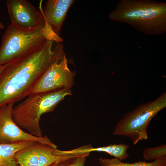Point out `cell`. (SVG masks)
<instances>
[{"label":"cell","mask_w":166,"mask_h":166,"mask_svg":"<svg viewBox=\"0 0 166 166\" xmlns=\"http://www.w3.org/2000/svg\"><path fill=\"white\" fill-rule=\"evenodd\" d=\"M48 41L37 49L7 65L0 74V105L27 97L38 79L55 61L65 54L63 45Z\"/></svg>","instance_id":"obj_1"},{"label":"cell","mask_w":166,"mask_h":166,"mask_svg":"<svg viewBox=\"0 0 166 166\" xmlns=\"http://www.w3.org/2000/svg\"><path fill=\"white\" fill-rule=\"evenodd\" d=\"M113 21L129 24L148 35L166 31V3L153 0H121L110 13Z\"/></svg>","instance_id":"obj_2"},{"label":"cell","mask_w":166,"mask_h":166,"mask_svg":"<svg viewBox=\"0 0 166 166\" xmlns=\"http://www.w3.org/2000/svg\"><path fill=\"white\" fill-rule=\"evenodd\" d=\"M49 40L57 43L63 41L46 21L44 26L28 30L19 29L10 23L2 38L0 66L19 58Z\"/></svg>","instance_id":"obj_3"},{"label":"cell","mask_w":166,"mask_h":166,"mask_svg":"<svg viewBox=\"0 0 166 166\" xmlns=\"http://www.w3.org/2000/svg\"><path fill=\"white\" fill-rule=\"evenodd\" d=\"M72 95L71 89H65L30 94L20 103L14 106L13 120L20 128L38 137L43 136L40 126L42 115L53 111L65 97Z\"/></svg>","instance_id":"obj_4"},{"label":"cell","mask_w":166,"mask_h":166,"mask_svg":"<svg viewBox=\"0 0 166 166\" xmlns=\"http://www.w3.org/2000/svg\"><path fill=\"white\" fill-rule=\"evenodd\" d=\"M166 107V93H162L156 100L137 106L125 115L117 124L113 136L127 137L134 144L148 139V129L152 118Z\"/></svg>","instance_id":"obj_5"},{"label":"cell","mask_w":166,"mask_h":166,"mask_svg":"<svg viewBox=\"0 0 166 166\" xmlns=\"http://www.w3.org/2000/svg\"><path fill=\"white\" fill-rule=\"evenodd\" d=\"M75 75V73L68 67L65 54L61 60L53 63L46 69L36 82L30 93L71 89L74 84Z\"/></svg>","instance_id":"obj_6"},{"label":"cell","mask_w":166,"mask_h":166,"mask_svg":"<svg viewBox=\"0 0 166 166\" xmlns=\"http://www.w3.org/2000/svg\"><path fill=\"white\" fill-rule=\"evenodd\" d=\"M14 103L11 102L0 105V144L31 140L56 147V145L46 136L42 137L34 136L24 132L16 124L12 117Z\"/></svg>","instance_id":"obj_7"},{"label":"cell","mask_w":166,"mask_h":166,"mask_svg":"<svg viewBox=\"0 0 166 166\" xmlns=\"http://www.w3.org/2000/svg\"><path fill=\"white\" fill-rule=\"evenodd\" d=\"M6 4L11 23L15 27L28 30L44 26L46 23L42 10L25 0H7Z\"/></svg>","instance_id":"obj_8"},{"label":"cell","mask_w":166,"mask_h":166,"mask_svg":"<svg viewBox=\"0 0 166 166\" xmlns=\"http://www.w3.org/2000/svg\"><path fill=\"white\" fill-rule=\"evenodd\" d=\"M57 148L37 142L34 144L17 152L14 159L18 166H49L59 160L76 154L57 155Z\"/></svg>","instance_id":"obj_9"},{"label":"cell","mask_w":166,"mask_h":166,"mask_svg":"<svg viewBox=\"0 0 166 166\" xmlns=\"http://www.w3.org/2000/svg\"><path fill=\"white\" fill-rule=\"evenodd\" d=\"M73 0H48L42 10L46 22L59 36Z\"/></svg>","instance_id":"obj_10"},{"label":"cell","mask_w":166,"mask_h":166,"mask_svg":"<svg viewBox=\"0 0 166 166\" xmlns=\"http://www.w3.org/2000/svg\"><path fill=\"white\" fill-rule=\"evenodd\" d=\"M129 147V144L121 143L95 148L88 145L71 150V152L74 154H80L90 153L93 151L104 152L121 160L128 157L127 151Z\"/></svg>","instance_id":"obj_11"},{"label":"cell","mask_w":166,"mask_h":166,"mask_svg":"<svg viewBox=\"0 0 166 166\" xmlns=\"http://www.w3.org/2000/svg\"><path fill=\"white\" fill-rule=\"evenodd\" d=\"M36 142L26 140L13 144H0V166H18L14 159L16 153Z\"/></svg>","instance_id":"obj_12"},{"label":"cell","mask_w":166,"mask_h":166,"mask_svg":"<svg viewBox=\"0 0 166 166\" xmlns=\"http://www.w3.org/2000/svg\"><path fill=\"white\" fill-rule=\"evenodd\" d=\"M101 166H166V159H158L150 163L139 161L133 163L122 162L116 158L112 159L101 157L98 158Z\"/></svg>","instance_id":"obj_13"},{"label":"cell","mask_w":166,"mask_h":166,"mask_svg":"<svg viewBox=\"0 0 166 166\" xmlns=\"http://www.w3.org/2000/svg\"><path fill=\"white\" fill-rule=\"evenodd\" d=\"M89 153L76 154L56 162L51 166H85Z\"/></svg>","instance_id":"obj_14"},{"label":"cell","mask_w":166,"mask_h":166,"mask_svg":"<svg viewBox=\"0 0 166 166\" xmlns=\"http://www.w3.org/2000/svg\"><path fill=\"white\" fill-rule=\"evenodd\" d=\"M143 156L147 160L166 159V145L161 144L156 147L145 148L143 151Z\"/></svg>","instance_id":"obj_15"},{"label":"cell","mask_w":166,"mask_h":166,"mask_svg":"<svg viewBox=\"0 0 166 166\" xmlns=\"http://www.w3.org/2000/svg\"><path fill=\"white\" fill-rule=\"evenodd\" d=\"M5 27L3 24L0 22V29H4Z\"/></svg>","instance_id":"obj_16"},{"label":"cell","mask_w":166,"mask_h":166,"mask_svg":"<svg viewBox=\"0 0 166 166\" xmlns=\"http://www.w3.org/2000/svg\"><path fill=\"white\" fill-rule=\"evenodd\" d=\"M52 166V165H50V166Z\"/></svg>","instance_id":"obj_17"},{"label":"cell","mask_w":166,"mask_h":166,"mask_svg":"<svg viewBox=\"0 0 166 166\" xmlns=\"http://www.w3.org/2000/svg\"><path fill=\"white\" fill-rule=\"evenodd\" d=\"M1 74V73H0V74Z\"/></svg>","instance_id":"obj_18"}]
</instances>
